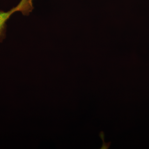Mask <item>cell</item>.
Wrapping results in <instances>:
<instances>
[{"mask_svg":"<svg viewBox=\"0 0 149 149\" xmlns=\"http://www.w3.org/2000/svg\"><path fill=\"white\" fill-rule=\"evenodd\" d=\"M33 0H21L16 6L5 12L0 10V44L6 36L7 22L13 14L20 12L24 15H29L33 10Z\"/></svg>","mask_w":149,"mask_h":149,"instance_id":"obj_1","label":"cell"},{"mask_svg":"<svg viewBox=\"0 0 149 149\" xmlns=\"http://www.w3.org/2000/svg\"><path fill=\"white\" fill-rule=\"evenodd\" d=\"M100 138H101L103 141V144L102 145V146L101 148V149H108L109 148L110 146L111 142L107 143H105L104 142V134L103 132H101L100 133V135H99Z\"/></svg>","mask_w":149,"mask_h":149,"instance_id":"obj_2","label":"cell"}]
</instances>
